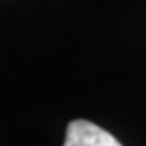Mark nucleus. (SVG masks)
I'll return each mask as SVG.
<instances>
[{"label":"nucleus","instance_id":"1","mask_svg":"<svg viewBox=\"0 0 146 146\" xmlns=\"http://www.w3.org/2000/svg\"><path fill=\"white\" fill-rule=\"evenodd\" d=\"M63 146H121L119 141L103 127L87 121L74 119L66 127V137Z\"/></svg>","mask_w":146,"mask_h":146}]
</instances>
